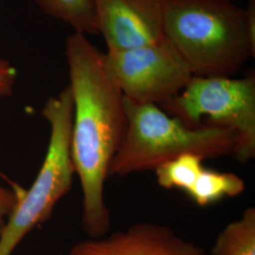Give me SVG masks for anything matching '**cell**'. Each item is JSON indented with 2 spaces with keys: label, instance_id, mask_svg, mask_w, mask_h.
<instances>
[{
  "label": "cell",
  "instance_id": "obj_7",
  "mask_svg": "<svg viewBox=\"0 0 255 255\" xmlns=\"http://www.w3.org/2000/svg\"><path fill=\"white\" fill-rule=\"evenodd\" d=\"M167 0H94L98 32L108 52L155 44L164 35Z\"/></svg>",
  "mask_w": 255,
  "mask_h": 255
},
{
  "label": "cell",
  "instance_id": "obj_1",
  "mask_svg": "<svg viewBox=\"0 0 255 255\" xmlns=\"http://www.w3.org/2000/svg\"><path fill=\"white\" fill-rule=\"evenodd\" d=\"M65 55L73 100L70 153L82 186V230L97 239L107 236L111 228L104 188L127 130L125 97L105 53L84 34L67 37Z\"/></svg>",
  "mask_w": 255,
  "mask_h": 255
},
{
  "label": "cell",
  "instance_id": "obj_10",
  "mask_svg": "<svg viewBox=\"0 0 255 255\" xmlns=\"http://www.w3.org/2000/svg\"><path fill=\"white\" fill-rule=\"evenodd\" d=\"M210 255H255V208L249 206L219 234Z\"/></svg>",
  "mask_w": 255,
  "mask_h": 255
},
{
  "label": "cell",
  "instance_id": "obj_8",
  "mask_svg": "<svg viewBox=\"0 0 255 255\" xmlns=\"http://www.w3.org/2000/svg\"><path fill=\"white\" fill-rule=\"evenodd\" d=\"M68 255H208L202 247L178 236L172 229L139 222L97 239L76 243Z\"/></svg>",
  "mask_w": 255,
  "mask_h": 255
},
{
  "label": "cell",
  "instance_id": "obj_3",
  "mask_svg": "<svg viewBox=\"0 0 255 255\" xmlns=\"http://www.w3.org/2000/svg\"><path fill=\"white\" fill-rule=\"evenodd\" d=\"M127 130L110 165L109 177H125L155 170L183 154L204 160L234 155L236 134L227 128L203 125L187 127L159 105L138 103L125 98Z\"/></svg>",
  "mask_w": 255,
  "mask_h": 255
},
{
  "label": "cell",
  "instance_id": "obj_4",
  "mask_svg": "<svg viewBox=\"0 0 255 255\" xmlns=\"http://www.w3.org/2000/svg\"><path fill=\"white\" fill-rule=\"evenodd\" d=\"M42 115L50 127L46 156L29 189L21 191L18 203L0 234V255H12L28 233L50 219L58 201L72 187L73 100L68 85L46 101Z\"/></svg>",
  "mask_w": 255,
  "mask_h": 255
},
{
  "label": "cell",
  "instance_id": "obj_14",
  "mask_svg": "<svg viewBox=\"0 0 255 255\" xmlns=\"http://www.w3.org/2000/svg\"><path fill=\"white\" fill-rule=\"evenodd\" d=\"M16 69L9 61L0 59V99L12 95L16 82Z\"/></svg>",
  "mask_w": 255,
  "mask_h": 255
},
{
  "label": "cell",
  "instance_id": "obj_5",
  "mask_svg": "<svg viewBox=\"0 0 255 255\" xmlns=\"http://www.w3.org/2000/svg\"><path fill=\"white\" fill-rule=\"evenodd\" d=\"M187 127L224 128L237 137L234 156L240 164L255 157V77H197L175 98L160 106Z\"/></svg>",
  "mask_w": 255,
  "mask_h": 255
},
{
  "label": "cell",
  "instance_id": "obj_15",
  "mask_svg": "<svg viewBox=\"0 0 255 255\" xmlns=\"http://www.w3.org/2000/svg\"><path fill=\"white\" fill-rule=\"evenodd\" d=\"M246 12L247 30L252 48L255 51V0H249L245 9Z\"/></svg>",
  "mask_w": 255,
  "mask_h": 255
},
{
  "label": "cell",
  "instance_id": "obj_2",
  "mask_svg": "<svg viewBox=\"0 0 255 255\" xmlns=\"http://www.w3.org/2000/svg\"><path fill=\"white\" fill-rule=\"evenodd\" d=\"M164 35L197 77H232L255 56L245 9L233 1L167 0Z\"/></svg>",
  "mask_w": 255,
  "mask_h": 255
},
{
  "label": "cell",
  "instance_id": "obj_9",
  "mask_svg": "<svg viewBox=\"0 0 255 255\" xmlns=\"http://www.w3.org/2000/svg\"><path fill=\"white\" fill-rule=\"evenodd\" d=\"M245 187L244 180L237 174L204 167L187 195L196 204L205 207L225 198L237 197Z\"/></svg>",
  "mask_w": 255,
  "mask_h": 255
},
{
  "label": "cell",
  "instance_id": "obj_12",
  "mask_svg": "<svg viewBox=\"0 0 255 255\" xmlns=\"http://www.w3.org/2000/svg\"><path fill=\"white\" fill-rule=\"evenodd\" d=\"M204 159L196 154H183L155 169L156 180L165 189H179L186 194L205 167Z\"/></svg>",
  "mask_w": 255,
  "mask_h": 255
},
{
  "label": "cell",
  "instance_id": "obj_6",
  "mask_svg": "<svg viewBox=\"0 0 255 255\" xmlns=\"http://www.w3.org/2000/svg\"><path fill=\"white\" fill-rule=\"evenodd\" d=\"M105 57L124 97L138 103L162 106L179 95L193 77L166 37L151 45L107 52Z\"/></svg>",
  "mask_w": 255,
  "mask_h": 255
},
{
  "label": "cell",
  "instance_id": "obj_16",
  "mask_svg": "<svg viewBox=\"0 0 255 255\" xmlns=\"http://www.w3.org/2000/svg\"><path fill=\"white\" fill-rule=\"evenodd\" d=\"M228 1H233V0H228Z\"/></svg>",
  "mask_w": 255,
  "mask_h": 255
},
{
  "label": "cell",
  "instance_id": "obj_13",
  "mask_svg": "<svg viewBox=\"0 0 255 255\" xmlns=\"http://www.w3.org/2000/svg\"><path fill=\"white\" fill-rule=\"evenodd\" d=\"M22 190H11L0 185V234L18 203Z\"/></svg>",
  "mask_w": 255,
  "mask_h": 255
},
{
  "label": "cell",
  "instance_id": "obj_11",
  "mask_svg": "<svg viewBox=\"0 0 255 255\" xmlns=\"http://www.w3.org/2000/svg\"><path fill=\"white\" fill-rule=\"evenodd\" d=\"M46 14L82 34H98L94 0H34Z\"/></svg>",
  "mask_w": 255,
  "mask_h": 255
}]
</instances>
